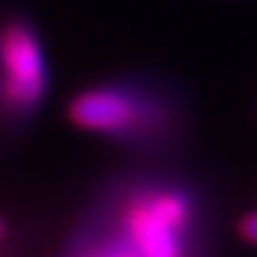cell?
<instances>
[{"label":"cell","mask_w":257,"mask_h":257,"mask_svg":"<svg viewBox=\"0 0 257 257\" xmlns=\"http://www.w3.org/2000/svg\"><path fill=\"white\" fill-rule=\"evenodd\" d=\"M55 257H213L211 197L170 170L112 175Z\"/></svg>","instance_id":"6da1fadb"},{"label":"cell","mask_w":257,"mask_h":257,"mask_svg":"<svg viewBox=\"0 0 257 257\" xmlns=\"http://www.w3.org/2000/svg\"><path fill=\"white\" fill-rule=\"evenodd\" d=\"M69 123L145 159H164L186 143L192 104L167 77L126 71L79 88L66 107Z\"/></svg>","instance_id":"7a4b0ae2"},{"label":"cell","mask_w":257,"mask_h":257,"mask_svg":"<svg viewBox=\"0 0 257 257\" xmlns=\"http://www.w3.org/2000/svg\"><path fill=\"white\" fill-rule=\"evenodd\" d=\"M50 88V55L33 17L0 14V128L30 126L44 109Z\"/></svg>","instance_id":"3957f363"},{"label":"cell","mask_w":257,"mask_h":257,"mask_svg":"<svg viewBox=\"0 0 257 257\" xmlns=\"http://www.w3.org/2000/svg\"><path fill=\"white\" fill-rule=\"evenodd\" d=\"M0 257H25L20 232L3 213H0Z\"/></svg>","instance_id":"277c9868"},{"label":"cell","mask_w":257,"mask_h":257,"mask_svg":"<svg viewBox=\"0 0 257 257\" xmlns=\"http://www.w3.org/2000/svg\"><path fill=\"white\" fill-rule=\"evenodd\" d=\"M238 235H241L243 243L249 246H257V208L254 211H246L238 222Z\"/></svg>","instance_id":"5b68a950"}]
</instances>
